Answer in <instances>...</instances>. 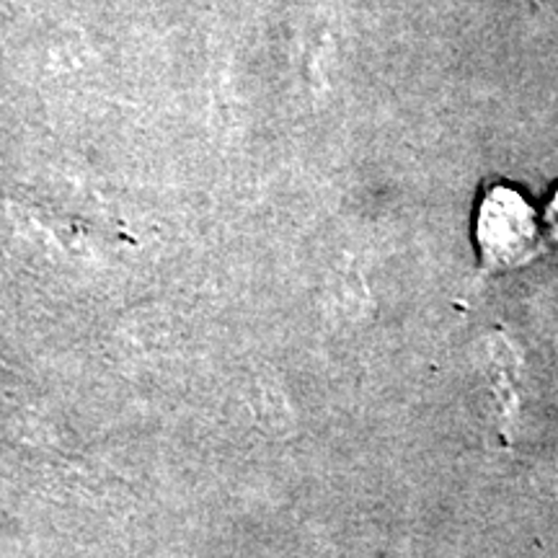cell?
Segmentation results:
<instances>
[{
  "mask_svg": "<svg viewBox=\"0 0 558 558\" xmlns=\"http://www.w3.org/2000/svg\"><path fill=\"white\" fill-rule=\"evenodd\" d=\"M476 243L488 269L522 267L538 254V220L533 207L507 186H494L478 207Z\"/></svg>",
  "mask_w": 558,
  "mask_h": 558,
  "instance_id": "6da1fadb",
  "label": "cell"
},
{
  "mask_svg": "<svg viewBox=\"0 0 558 558\" xmlns=\"http://www.w3.org/2000/svg\"><path fill=\"white\" fill-rule=\"evenodd\" d=\"M548 228L550 233H554V239L558 241V192L554 194V199H550L548 205Z\"/></svg>",
  "mask_w": 558,
  "mask_h": 558,
  "instance_id": "7a4b0ae2",
  "label": "cell"
}]
</instances>
